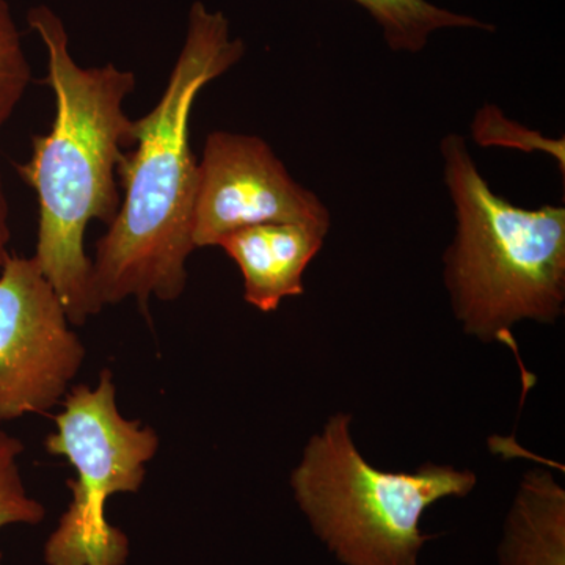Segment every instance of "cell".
Returning a JSON list of instances; mask_svg holds the SVG:
<instances>
[{
  "label": "cell",
  "mask_w": 565,
  "mask_h": 565,
  "mask_svg": "<svg viewBox=\"0 0 565 565\" xmlns=\"http://www.w3.org/2000/svg\"><path fill=\"white\" fill-rule=\"evenodd\" d=\"M222 11L196 0L188 35L158 104L132 122L136 148L118 163L122 199L96 244L93 286L103 308L134 297L143 315L152 297L173 302L188 282L199 161L191 150L193 104L212 81L243 61Z\"/></svg>",
  "instance_id": "cell-1"
},
{
  "label": "cell",
  "mask_w": 565,
  "mask_h": 565,
  "mask_svg": "<svg viewBox=\"0 0 565 565\" xmlns=\"http://www.w3.org/2000/svg\"><path fill=\"white\" fill-rule=\"evenodd\" d=\"M360 3L374 21L381 25L390 50L396 52H422L427 40L440 29H484L493 25L475 20L467 14L440 9L427 0H353Z\"/></svg>",
  "instance_id": "cell-10"
},
{
  "label": "cell",
  "mask_w": 565,
  "mask_h": 565,
  "mask_svg": "<svg viewBox=\"0 0 565 565\" xmlns=\"http://www.w3.org/2000/svg\"><path fill=\"white\" fill-rule=\"evenodd\" d=\"M32 81L31 63L7 0H0V131L6 128Z\"/></svg>",
  "instance_id": "cell-13"
},
{
  "label": "cell",
  "mask_w": 565,
  "mask_h": 565,
  "mask_svg": "<svg viewBox=\"0 0 565 565\" xmlns=\"http://www.w3.org/2000/svg\"><path fill=\"white\" fill-rule=\"evenodd\" d=\"M20 438L0 430V531L11 525H39L46 516L43 503L32 498L22 481Z\"/></svg>",
  "instance_id": "cell-11"
},
{
  "label": "cell",
  "mask_w": 565,
  "mask_h": 565,
  "mask_svg": "<svg viewBox=\"0 0 565 565\" xmlns=\"http://www.w3.org/2000/svg\"><path fill=\"white\" fill-rule=\"evenodd\" d=\"M311 223L330 230L322 200L299 184L273 147L250 134L214 131L199 162L192 239L217 247L223 237L264 223Z\"/></svg>",
  "instance_id": "cell-7"
},
{
  "label": "cell",
  "mask_w": 565,
  "mask_h": 565,
  "mask_svg": "<svg viewBox=\"0 0 565 565\" xmlns=\"http://www.w3.org/2000/svg\"><path fill=\"white\" fill-rule=\"evenodd\" d=\"M471 136L479 147L515 148L525 152L541 151L555 159L565 173L564 139H548L544 134L509 120L497 106H484L476 114Z\"/></svg>",
  "instance_id": "cell-12"
},
{
  "label": "cell",
  "mask_w": 565,
  "mask_h": 565,
  "mask_svg": "<svg viewBox=\"0 0 565 565\" xmlns=\"http://www.w3.org/2000/svg\"><path fill=\"white\" fill-rule=\"evenodd\" d=\"M85 353L33 256L10 255L0 270V422L61 404Z\"/></svg>",
  "instance_id": "cell-6"
},
{
  "label": "cell",
  "mask_w": 565,
  "mask_h": 565,
  "mask_svg": "<svg viewBox=\"0 0 565 565\" xmlns=\"http://www.w3.org/2000/svg\"><path fill=\"white\" fill-rule=\"evenodd\" d=\"M46 449L65 457L76 478L66 486L73 501L44 545L47 565H125L129 541L106 519V503L118 493L139 492L159 437L150 426L125 418L109 370L98 385H77L66 393L55 416Z\"/></svg>",
  "instance_id": "cell-5"
},
{
  "label": "cell",
  "mask_w": 565,
  "mask_h": 565,
  "mask_svg": "<svg viewBox=\"0 0 565 565\" xmlns=\"http://www.w3.org/2000/svg\"><path fill=\"white\" fill-rule=\"evenodd\" d=\"M351 422V415H332L308 440L291 475L296 503L341 564L418 565L429 541L424 512L444 498L467 497L478 479L452 465L379 470L356 448Z\"/></svg>",
  "instance_id": "cell-4"
},
{
  "label": "cell",
  "mask_w": 565,
  "mask_h": 565,
  "mask_svg": "<svg viewBox=\"0 0 565 565\" xmlns=\"http://www.w3.org/2000/svg\"><path fill=\"white\" fill-rule=\"evenodd\" d=\"M10 239L9 199H7L6 184H3L2 173H0V270L6 266L7 259L10 258Z\"/></svg>",
  "instance_id": "cell-14"
},
{
  "label": "cell",
  "mask_w": 565,
  "mask_h": 565,
  "mask_svg": "<svg viewBox=\"0 0 565 565\" xmlns=\"http://www.w3.org/2000/svg\"><path fill=\"white\" fill-rule=\"evenodd\" d=\"M456 214L445 285L465 333L515 349L519 322L555 323L565 305V207L509 203L479 172L467 140L440 143Z\"/></svg>",
  "instance_id": "cell-3"
},
{
  "label": "cell",
  "mask_w": 565,
  "mask_h": 565,
  "mask_svg": "<svg viewBox=\"0 0 565 565\" xmlns=\"http://www.w3.org/2000/svg\"><path fill=\"white\" fill-rule=\"evenodd\" d=\"M330 230L311 223H264L223 237L217 247L239 267L244 300L273 313L282 300L303 294V274Z\"/></svg>",
  "instance_id": "cell-8"
},
{
  "label": "cell",
  "mask_w": 565,
  "mask_h": 565,
  "mask_svg": "<svg viewBox=\"0 0 565 565\" xmlns=\"http://www.w3.org/2000/svg\"><path fill=\"white\" fill-rule=\"evenodd\" d=\"M28 22L46 47L55 117L50 132L33 137L31 159L17 169L39 202L33 259L61 297L71 326L81 327L103 310L85 232L93 221L109 226L120 207L115 178L122 150L132 143L125 99L136 76L114 63L77 65L65 24L50 7H33Z\"/></svg>",
  "instance_id": "cell-2"
},
{
  "label": "cell",
  "mask_w": 565,
  "mask_h": 565,
  "mask_svg": "<svg viewBox=\"0 0 565 565\" xmlns=\"http://www.w3.org/2000/svg\"><path fill=\"white\" fill-rule=\"evenodd\" d=\"M500 565H565V492L550 471L523 476L498 548Z\"/></svg>",
  "instance_id": "cell-9"
}]
</instances>
